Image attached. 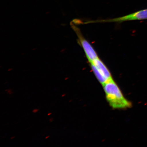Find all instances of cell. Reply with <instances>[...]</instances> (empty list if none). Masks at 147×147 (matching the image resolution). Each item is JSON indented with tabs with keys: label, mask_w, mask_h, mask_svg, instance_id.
<instances>
[{
	"label": "cell",
	"mask_w": 147,
	"mask_h": 147,
	"mask_svg": "<svg viewBox=\"0 0 147 147\" xmlns=\"http://www.w3.org/2000/svg\"><path fill=\"white\" fill-rule=\"evenodd\" d=\"M102 86L107 100L113 109H125L131 107V102L125 98L113 80L108 81Z\"/></svg>",
	"instance_id": "6da1fadb"
},
{
	"label": "cell",
	"mask_w": 147,
	"mask_h": 147,
	"mask_svg": "<svg viewBox=\"0 0 147 147\" xmlns=\"http://www.w3.org/2000/svg\"><path fill=\"white\" fill-rule=\"evenodd\" d=\"M71 25L78 36L79 43L83 49L88 61L90 62L98 58L96 51L91 44L82 36L80 29L76 26L73 22H71Z\"/></svg>",
	"instance_id": "7a4b0ae2"
},
{
	"label": "cell",
	"mask_w": 147,
	"mask_h": 147,
	"mask_svg": "<svg viewBox=\"0 0 147 147\" xmlns=\"http://www.w3.org/2000/svg\"><path fill=\"white\" fill-rule=\"evenodd\" d=\"M147 19V9L138 11L122 17L105 20L90 21L89 23L99 22H121L124 21Z\"/></svg>",
	"instance_id": "3957f363"
},
{
	"label": "cell",
	"mask_w": 147,
	"mask_h": 147,
	"mask_svg": "<svg viewBox=\"0 0 147 147\" xmlns=\"http://www.w3.org/2000/svg\"><path fill=\"white\" fill-rule=\"evenodd\" d=\"M89 63H92L98 70L108 80H113L109 69L100 58H97L93 61L89 62Z\"/></svg>",
	"instance_id": "277c9868"
},
{
	"label": "cell",
	"mask_w": 147,
	"mask_h": 147,
	"mask_svg": "<svg viewBox=\"0 0 147 147\" xmlns=\"http://www.w3.org/2000/svg\"><path fill=\"white\" fill-rule=\"evenodd\" d=\"M90 63V64L92 70L93 71L95 76L96 77L97 80H98L99 82H100V83L102 86L105 84L106 83L108 82V81H109L98 70V69L96 68V67H95V66L92 63Z\"/></svg>",
	"instance_id": "5b68a950"
},
{
	"label": "cell",
	"mask_w": 147,
	"mask_h": 147,
	"mask_svg": "<svg viewBox=\"0 0 147 147\" xmlns=\"http://www.w3.org/2000/svg\"><path fill=\"white\" fill-rule=\"evenodd\" d=\"M5 91L7 92V93H8L9 94L11 95L13 93V92H12L11 89H9L5 90Z\"/></svg>",
	"instance_id": "8992f818"
},
{
	"label": "cell",
	"mask_w": 147,
	"mask_h": 147,
	"mask_svg": "<svg viewBox=\"0 0 147 147\" xmlns=\"http://www.w3.org/2000/svg\"><path fill=\"white\" fill-rule=\"evenodd\" d=\"M39 109H35L33 110L32 113H36L39 111Z\"/></svg>",
	"instance_id": "52a82bcc"
},
{
	"label": "cell",
	"mask_w": 147,
	"mask_h": 147,
	"mask_svg": "<svg viewBox=\"0 0 147 147\" xmlns=\"http://www.w3.org/2000/svg\"><path fill=\"white\" fill-rule=\"evenodd\" d=\"M53 120H54V119H53V118H50L49 119V122H53Z\"/></svg>",
	"instance_id": "ba28073f"
},
{
	"label": "cell",
	"mask_w": 147,
	"mask_h": 147,
	"mask_svg": "<svg viewBox=\"0 0 147 147\" xmlns=\"http://www.w3.org/2000/svg\"><path fill=\"white\" fill-rule=\"evenodd\" d=\"M51 114H52V113H49L48 114H47L48 116H49L51 115Z\"/></svg>",
	"instance_id": "9c48e42d"
},
{
	"label": "cell",
	"mask_w": 147,
	"mask_h": 147,
	"mask_svg": "<svg viewBox=\"0 0 147 147\" xmlns=\"http://www.w3.org/2000/svg\"><path fill=\"white\" fill-rule=\"evenodd\" d=\"M49 137H50V136H47L45 137V139H47L48 138H49Z\"/></svg>",
	"instance_id": "30bf717a"
},
{
	"label": "cell",
	"mask_w": 147,
	"mask_h": 147,
	"mask_svg": "<svg viewBox=\"0 0 147 147\" xmlns=\"http://www.w3.org/2000/svg\"><path fill=\"white\" fill-rule=\"evenodd\" d=\"M15 137V136H13L11 137V139H13Z\"/></svg>",
	"instance_id": "8fae6325"
},
{
	"label": "cell",
	"mask_w": 147,
	"mask_h": 147,
	"mask_svg": "<svg viewBox=\"0 0 147 147\" xmlns=\"http://www.w3.org/2000/svg\"><path fill=\"white\" fill-rule=\"evenodd\" d=\"M66 95L65 94H63V95H62V97H64V96H65V95Z\"/></svg>",
	"instance_id": "7c38bea8"
}]
</instances>
